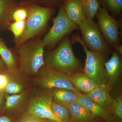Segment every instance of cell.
I'll return each mask as SVG.
<instances>
[{"mask_svg":"<svg viewBox=\"0 0 122 122\" xmlns=\"http://www.w3.org/2000/svg\"><path fill=\"white\" fill-rule=\"evenodd\" d=\"M7 46L5 45L4 41L1 38H0V46Z\"/></svg>","mask_w":122,"mask_h":122,"instance_id":"obj_33","label":"cell"},{"mask_svg":"<svg viewBox=\"0 0 122 122\" xmlns=\"http://www.w3.org/2000/svg\"><path fill=\"white\" fill-rule=\"evenodd\" d=\"M0 122H13L10 116L3 113H0Z\"/></svg>","mask_w":122,"mask_h":122,"instance_id":"obj_31","label":"cell"},{"mask_svg":"<svg viewBox=\"0 0 122 122\" xmlns=\"http://www.w3.org/2000/svg\"><path fill=\"white\" fill-rule=\"evenodd\" d=\"M26 25V20L13 21L10 25L8 30H11L14 36L15 44L20 39L24 33Z\"/></svg>","mask_w":122,"mask_h":122,"instance_id":"obj_25","label":"cell"},{"mask_svg":"<svg viewBox=\"0 0 122 122\" xmlns=\"http://www.w3.org/2000/svg\"><path fill=\"white\" fill-rule=\"evenodd\" d=\"M79 30L81 33V39L90 50L108 56L113 52V49L107 43L100 32L97 24L94 20L86 18L79 26Z\"/></svg>","mask_w":122,"mask_h":122,"instance_id":"obj_6","label":"cell"},{"mask_svg":"<svg viewBox=\"0 0 122 122\" xmlns=\"http://www.w3.org/2000/svg\"><path fill=\"white\" fill-rule=\"evenodd\" d=\"M71 40L72 44L77 42L81 44L86 53V58L82 70L83 73L97 86L107 85L108 80L105 64L107 60L108 55L88 49L78 33L72 35Z\"/></svg>","mask_w":122,"mask_h":122,"instance_id":"obj_3","label":"cell"},{"mask_svg":"<svg viewBox=\"0 0 122 122\" xmlns=\"http://www.w3.org/2000/svg\"><path fill=\"white\" fill-rule=\"evenodd\" d=\"M51 120L41 118L26 112L15 122H49Z\"/></svg>","mask_w":122,"mask_h":122,"instance_id":"obj_28","label":"cell"},{"mask_svg":"<svg viewBox=\"0 0 122 122\" xmlns=\"http://www.w3.org/2000/svg\"><path fill=\"white\" fill-rule=\"evenodd\" d=\"M70 79L76 89L81 93H83V94L90 93L98 86L82 71L71 75Z\"/></svg>","mask_w":122,"mask_h":122,"instance_id":"obj_16","label":"cell"},{"mask_svg":"<svg viewBox=\"0 0 122 122\" xmlns=\"http://www.w3.org/2000/svg\"><path fill=\"white\" fill-rule=\"evenodd\" d=\"M122 55L116 51L112 54L110 58L105 62V66L107 73L108 83L110 87L118 80L122 73Z\"/></svg>","mask_w":122,"mask_h":122,"instance_id":"obj_11","label":"cell"},{"mask_svg":"<svg viewBox=\"0 0 122 122\" xmlns=\"http://www.w3.org/2000/svg\"><path fill=\"white\" fill-rule=\"evenodd\" d=\"M18 2V0H0V30H8L13 22V12Z\"/></svg>","mask_w":122,"mask_h":122,"instance_id":"obj_15","label":"cell"},{"mask_svg":"<svg viewBox=\"0 0 122 122\" xmlns=\"http://www.w3.org/2000/svg\"><path fill=\"white\" fill-rule=\"evenodd\" d=\"M110 89L107 85H99L90 93L82 94L92 102L110 112L111 107L113 99L110 94Z\"/></svg>","mask_w":122,"mask_h":122,"instance_id":"obj_13","label":"cell"},{"mask_svg":"<svg viewBox=\"0 0 122 122\" xmlns=\"http://www.w3.org/2000/svg\"><path fill=\"white\" fill-rule=\"evenodd\" d=\"M45 46L42 39L28 40L17 47L20 74L25 76H37L45 66Z\"/></svg>","mask_w":122,"mask_h":122,"instance_id":"obj_2","label":"cell"},{"mask_svg":"<svg viewBox=\"0 0 122 122\" xmlns=\"http://www.w3.org/2000/svg\"><path fill=\"white\" fill-rule=\"evenodd\" d=\"M34 79V83L42 89L52 90L60 88L70 90L77 93L81 92L76 89L71 81L70 75L44 66Z\"/></svg>","mask_w":122,"mask_h":122,"instance_id":"obj_8","label":"cell"},{"mask_svg":"<svg viewBox=\"0 0 122 122\" xmlns=\"http://www.w3.org/2000/svg\"><path fill=\"white\" fill-rule=\"evenodd\" d=\"M45 66L70 75L83 70L80 60L75 56L70 35L66 36L55 49L48 53Z\"/></svg>","mask_w":122,"mask_h":122,"instance_id":"obj_1","label":"cell"},{"mask_svg":"<svg viewBox=\"0 0 122 122\" xmlns=\"http://www.w3.org/2000/svg\"><path fill=\"white\" fill-rule=\"evenodd\" d=\"M66 107L69 110L71 122H89L93 119L90 112L78 102L73 103Z\"/></svg>","mask_w":122,"mask_h":122,"instance_id":"obj_18","label":"cell"},{"mask_svg":"<svg viewBox=\"0 0 122 122\" xmlns=\"http://www.w3.org/2000/svg\"><path fill=\"white\" fill-rule=\"evenodd\" d=\"M87 18L94 20L100 5L98 0H79Z\"/></svg>","mask_w":122,"mask_h":122,"instance_id":"obj_24","label":"cell"},{"mask_svg":"<svg viewBox=\"0 0 122 122\" xmlns=\"http://www.w3.org/2000/svg\"><path fill=\"white\" fill-rule=\"evenodd\" d=\"M54 12L55 9L53 8L29 4L25 28L22 36L15 44V47L41 33L45 29Z\"/></svg>","mask_w":122,"mask_h":122,"instance_id":"obj_4","label":"cell"},{"mask_svg":"<svg viewBox=\"0 0 122 122\" xmlns=\"http://www.w3.org/2000/svg\"><path fill=\"white\" fill-rule=\"evenodd\" d=\"M51 110L55 115L63 122H71L69 110L67 107L53 101Z\"/></svg>","mask_w":122,"mask_h":122,"instance_id":"obj_21","label":"cell"},{"mask_svg":"<svg viewBox=\"0 0 122 122\" xmlns=\"http://www.w3.org/2000/svg\"><path fill=\"white\" fill-rule=\"evenodd\" d=\"M5 94L4 91L0 90V113L3 111L5 102Z\"/></svg>","mask_w":122,"mask_h":122,"instance_id":"obj_30","label":"cell"},{"mask_svg":"<svg viewBox=\"0 0 122 122\" xmlns=\"http://www.w3.org/2000/svg\"><path fill=\"white\" fill-rule=\"evenodd\" d=\"M115 117L122 120V95L113 99L110 108Z\"/></svg>","mask_w":122,"mask_h":122,"instance_id":"obj_27","label":"cell"},{"mask_svg":"<svg viewBox=\"0 0 122 122\" xmlns=\"http://www.w3.org/2000/svg\"><path fill=\"white\" fill-rule=\"evenodd\" d=\"M106 122V121H105L103 120H95V119H93L90 122Z\"/></svg>","mask_w":122,"mask_h":122,"instance_id":"obj_34","label":"cell"},{"mask_svg":"<svg viewBox=\"0 0 122 122\" xmlns=\"http://www.w3.org/2000/svg\"><path fill=\"white\" fill-rule=\"evenodd\" d=\"M51 90L53 101L66 107L73 103L77 102L81 95L67 89L54 88Z\"/></svg>","mask_w":122,"mask_h":122,"instance_id":"obj_17","label":"cell"},{"mask_svg":"<svg viewBox=\"0 0 122 122\" xmlns=\"http://www.w3.org/2000/svg\"><path fill=\"white\" fill-rule=\"evenodd\" d=\"M18 76L11 74L10 75L8 82L5 89V93L9 95L17 94L24 91V83Z\"/></svg>","mask_w":122,"mask_h":122,"instance_id":"obj_20","label":"cell"},{"mask_svg":"<svg viewBox=\"0 0 122 122\" xmlns=\"http://www.w3.org/2000/svg\"><path fill=\"white\" fill-rule=\"evenodd\" d=\"M53 101L51 90L42 89L30 97L27 112L41 118L55 122H63L52 111L51 106Z\"/></svg>","mask_w":122,"mask_h":122,"instance_id":"obj_9","label":"cell"},{"mask_svg":"<svg viewBox=\"0 0 122 122\" xmlns=\"http://www.w3.org/2000/svg\"><path fill=\"white\" fill-rule=\"evenodd\" d=\"M53 25L42 39L45 47L52 48L59 43L66 36L77 29L79 26L68 18L62 4L57 15L53 20Z\"/></svg>","mask_w":122,"mask_h":122,"instance_id":"obj_7","label":"cell"},{"mask_svg":"<svg viewBox=\"0 0 122 122\" xmlns=\"http://www.w3.org/2000/svg\"><path fill=\"white\" fill-rule=\"evenodd\" d=\"M29 5L28 3L22 0L18 2L12 14L13 22L26 20L28 15Z\"/></svg>","mask_w":122,"mask_h":122,"instance_id":"obj_23","label":"cell"},{"mask_svg":"<svg viewBox=\"0 0 122 122\" xmlns=\"http://www.w3.org/2000/svg\"><path fill=\"white\" fill-rule=\"evenodd\" d=\"M29 99L28 92L25 91L17 94H5L2 113L9 116L19 113L28 107Z\"/></svg>","mask_w":122,"mask_h":122,"instance_id":"obj_10","label":"cell"},{"mask_svg":"<svg viewBox=\"0 0 122 122\" xmlns=\"http://www.w3.org/2000/svg\"><path fill=\"white\" fill-rule=\"evenodd\" d=\"M62 5L66 15L77 25L79 26L86 18L79 0H64Z\"/></svg>","mask_w":122,"mask_h":122,"instance_id":"obj_14","label":"cell"},{"mask_svg":"<svg viewBox=\"0 0 122 122\" xmlns=\"http://www.w3.org/2000/svg\"><path fill=\"white\" fill-rule=\"evenodd\" d=\"M95 16L100 32L107 43L113 49L122 54V46L120 43V31L121 22L111 15L105 7H100Z\"/></svg>","mask_w":122,"mask_h":122,"instance_id":"obj_5","label":"cell"},{"mask_svg":"<svg viewBox=\"0 0 122 122\" xmlns=\"http://www.w3.org/2000/svg\"><path fill=\"white\" fill-rule=\"evenodd\" d=\"M8 71L5 64L1 58L0 59V71Z\"/></svg>","mask_w":122,"mask_h":122,"instance_id":"obj_32","label":"cell"},{"mask_svg":"<svg viewBox=\"0 0 122 122\" xmlns=\"http://www.w3.org/2000/svg\"><path fill=\"white\" fill-rule=\"evenodd\" d=\"M100 5L105 7L114 17L120 16L122 11V0H98Z\"/></svg>","mask_w":122,"mask_h":122,"instance_id":"obj_22","label":"cell"},{"mask_svg":"<svg viewBox=\"0 0 122 122\" xmlns=\"http://www.w3.org/2000/svg\"><path fill=\"white\" fill-rule=\"evenodd\" d=\"M77 102L82 105L90 112L93 119L99 118L107 122H115V117L110 112L92 102L83 94L79 95Z\"/></svg>","mask_w":122,"mask_h":122,"instance_id":"obj_12","label":"cell"},{"mask_svg":"<svg viewBox=\"0 0 122 122\" xmlns=\"http://www.w3.org/2000/svg\"><path fill=\"white\" fill-rule=\"evenodd\" d=\"M29 4H34L49 8H55L62 4L64 0H21Z\"/></svg>","mask_w":122,"mask_h":122,"instance_id":"obj_26","label":"cell"},{"mask_svg":"<svg viewBox=\"0 0 122 122\" xmlns=\"http://www.w3.org/2000/svg\"><path fill=\"white\" fill-rule=\"evenodd\" d=\"M0 55L9 72L14 75L20 74L14 54L6 46H0Z\"/></svg>","mask_w":122,"mask_h":122,"instance_id":"obj_19","label":"cell"},{"mask_svg":"<svg viewBox=\"0 0 122 122\" xmlns=\"http://www.w3.org/2000/svg\"><path fill=\"white\" fill-rule=\"evenodd\" d=\"M10 73L8 71H0V90L4 91L10 77Z\"/></svg>","mask_w":122,"mask_h":122,"instance_id":"obj_29","label":"cell"}]
</instances>
